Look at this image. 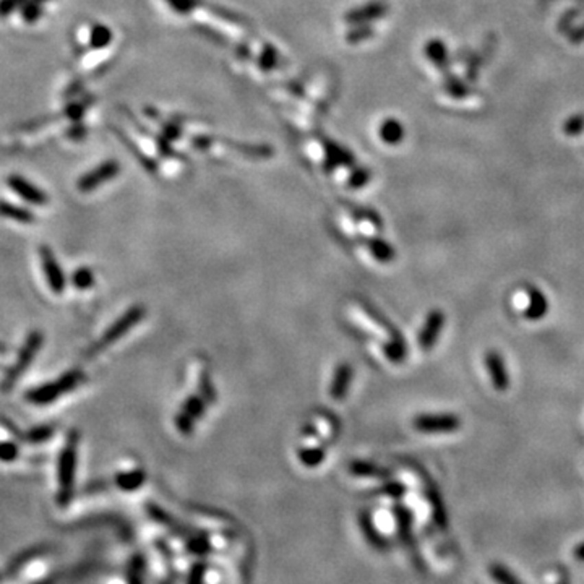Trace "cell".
<instances>
[{"label": "cell", "instance_id": "3", "mask_svg": "<svg viewBox=\"0 0 584 584\" xmlns=\"http://www.w3.org/2000/svg\"><path fill=\"white\" fill-rule=\"evenodd\" d=\"M43 342H44V334L41 331H38V329H34V331H31L28 336H26L19 355H16L15 364L7 370L5 377H3L2 391H5L7 393V391H10L12 388L16 385V382H19L21 375H23L26 370H28L31 362H33L34 358L38 355V352L41 351Z\"/></svg>", "mask_w": 584, "mask_h": 584}, {"label": "cell", "instance_id": "8", "mask_svg": "<svg viewBox=\"0 0 584 584\" xmlns=\"http://www.w3.org/2000/svg\"><path fill=\"white\" fill-rule=\"evenodd\" d=\"M7 185L10 187V189L15 191L20 198H23L25 202H28L31 205H38V207H41V205H46L49 200L46 191L31 184V182L26 180L25 177L16 176V174H13V176L8 177Z\"/></svg>", "mask_w": 584, "mask_h": 584}, {"label": "cell", "instance_id": "25", "mask_svg": "<svg viewBox=\"0 0 584 584\" xmlns=\"http://www.w3.org/2000/svg\"><path fill=\"white\" fill-rule=\"evenodd\" d=\"M372 34H373V30L370 28L369 25H354L349 33L346 34V39L347 43L358 44V43L365 41V39L372 38Z\"/></svg>", "mask_w": 584, "mask_h": 584}, {"label": "cell", "instance_id": "22", "mask_svg": "<svg viewBox=\"0 0 584 584\" xmlns=\"http://www.w3.org/2000/svg\"><path fill=\"white\" fill-rule=\"evenodd\" d=\"M115 480H117V484L122 489L130 490V489H137L138 485H141L145 482V472L141 469H135L130 472H122V474H119L115 477Z\"/></svg>", "mask_w": 584, "mask_h": 584}, {"label": "cell", "instance_id": "6", "mask_svg": "<svg viewBox=\"0 0 584 584\" xmlns=\"http://www.w3.org/2000/svg\"><path fill=\"white\" fill-rule=\"evenodd\" d=\"M412 425L423 434H449L456 432L461 425L458 416L453 414H439V416H419L414 419Z\"/></svg>", "mask_w": 584, "mask_h": 584}, {"label": "cell", "instance_id": "35", "mask_svg": "<svg viewBox=\"0 0 584 584\" xmlns=\"http://www.w3.org/2000/svg\"><path fill=\"white\" fill-rule=\"evenodd\" d=\"M584 128V117H572L568 120V122L565 124V132L566 135H578L579 132H581Z\"/></svg>", "mask_w": 584, "mask_h": 584}, {"label": "cell", "instance_id": "19", "mask_svg": "<svg viewBox=\"0 0 584 584\" xmlns=\"http://www.w3.org/2000/svg\"><path fill=\"white\" fill-rule=\"evenodd\" d=\"M367 245H369V250L372 252V255L375 257L378 261L388 263L395 258L393 247H391V245H388L386 242H383L382 239H370Z\"/></svg>", "mask_w": 584, "mask_h": 584}, {"label": "cell", "instance_id": "32", "mask_svg": "<svg viewBox=\"0 0 584 584\" xmlns=\"http://www.w3.org/2000/svg\"><path fill=\"white\" fill-rule=\"evenodd\" d=\"M276 62H278V52H276V49L271 46H266L265 51L261 52L260 67L263 70H271L276 67Z\"/></svg>", "mask_w": 584, "mask_h": 584}, {"label": "cell", "instance_id": "15", "mask_svg": "<svg viewBox=\"0 0 584 584\" xmlns=\"http://www.w3.org/2000/svg\"><path fill=\"white\" fill-rule=\"evenodd\" d=\"M425 56L436 69L443 70V72L448 69V49L439 39H432L425 44Z\"/></svg>", "mask_w": 584, "mask_h": 584}, {"label": "cell", "instance_id": "10", "mask_svg": "<svg viewBox=\"0 0 584 584\" xmlns=\"http://www.w3.org/2000/svg\"><path fill=\"white\" fill-rule=\"evenodd\" d=\"M443 325H445L443 312L434 310L432 314H429L425 323H423L422 331L421 334H419V346H421L422 349H430V347L435 344L436 338H439V333L441 331V328H443Z\"/></svg>", "mask_w": 584, "mask_h": 584}, {"label": "cell", "instance_id": "17", "mask_svg": "<svg viewBox=\"0 0 584 584\" xmlns=\"http://www.w3.org/2000/svg\"><path fill=\"white\" fill-rule=\"evenodd\" d=\"M380 138L386 145H398L404 138V127L396 119H386L380 127Z\"/></svg>", "mask_w": 584, "mask_h": 584}, {"label": "cell", "instance_id": "26", "mask_svg": "<svg viewBox=\"0 0 584 584\" xmlns=\"http://www.w3.org/2000/svg\"><path fill=\"white\" fill-rule=\"evenodd\" d=\"M383 351H385L386 358L393 360V362H401V360L406 358V347L403 344V341L386 342V344L383 346Z\"/></svg>", "mask_w": 584, "mask_h": 584}, {"label": "cell", "instance_id": "33", "mask_svg": "<svg viewBox=\"0 0 584 584\" xmlns=\"http://www.w3.org/2000/svg\"><path fill=\"white\" fill-rule=\"evenodd\" d=\"M26 0H0V16L12 15L15 10H20Z\"/></svg>", "mask_w": 584, "mask_h": 584}, {"label": "cell", "instance_id": "5", "mask_svg": "<svg viewBox=\"0 0 584 584\" xmlns=\"http://www.w3.org/2000/svg\"><path fill=\"white\" fill-rule=\"evenodd\" d=\"M39 258H41L44 276H46L49 289L54 294L64 292L67 288V279L59 261H57L54 252H52L47 245H41V247H39Z\"/></svg>", "mask_w": 584, "mask_h": 584}, {"label": "cell", "instance_id": "28", "mask_svg": "<svg viewBox=\"0 0 584 584\" xmlns=\"http://www.w3.org/2000/svg\"><path fill=\"white\" fill-rule=\"evenodd\" d=\"M20 448L15 441H0V461L10 463L19 458Z\"/></svg>", "mask_w": 584, "mask_h": 584}, {"label": "cell", "instance_id": "24", "mask_svg": "<svg viewBox=\"0 0 584 584\" xmlns=\"http://www.w3.org/2000/svg\"><path fill=\"white\" fill-rule=\"evenodd\" d=\"M445 91L448 93L452 97H456V100H461V97L467 96V93H469V86L465 82H461V80H458L456 77H448L447 82H445Z\"/></svg>", "mask_w": 584, "mask_h": 584}, {"label": "cell", "instance_id": "20", "mask_svg": "<svg viewBox=\"0 0 584 584\" xmlns=\"http://www.w3.org/2000/svg\"><path fill=\"white\" fill-rule=\"evenodd\" d=\"M113 33L106 25H95L90 30V46L93 49H102L109 46Z\"/></svg>", "mask_w": 584, "mask_h": 584}, {"label": "cell", "instance_id": "31", "mask_svg": "<svg viewBox=\"0 0 584 584\" xmlns=\"http://www.w3.org/2000/svg\"><path fill=\"white\" fill-rule=\"evenodd\" d=\"M176 427H177V430H179L182 435H190L191 432H194L195 421L189 416V414H185L184 411H180L176 416Z\"/></svg>", "mask_w": 584, "mask_h": 584}, {"label": "cell", "instance_id": "2", "mask_svg": "<svg viewBox=\"0 0 584 584\" xmlns=\"http://www.w3.org/2000/svg\"><path fill=\"white\" fill-rule=\"evenodd\" d=\"M146 309L143 305H133L128 309L126 314L120 316L119 320L110 325V327L102 333V336L97 340L95 344L88 347V351L84 352L86 358H95V355L101 354L102 351L108 349L109 346H113L114 342H117L120 338L126 336V334L137 327L141 320L145 318Z\"/></svg>", "mask_w": 584, "mask_h": 584}, {"label": "cell", "instance_id": "7", "mask_svg": "<svg viewBox=\"0 0 584 584\" xmlns=\"http://www.w3.org/2000/svg\"><path fill=\"white\" fill-rule=\"evenodd\" d=\"M119 172H120V164L117 161H114V159H109V161L102 163L96 169H93V171L84 174L82 179L78 180L77 187L80 191H83V194H86V191H93L96 190L97 187L106 184V182L114 179Z\"/></svg>", "mask_w": 584, "mask_h": 584}, {"label": "cell", "instance_id": "13", "mask_svg": "<svg viewBox=\"0 0 584 584\" xmlns=\"http://www.w3.org/2000/svg\"><path fill=\"white\" fill-rule=\"evenodd\" d=\"M547 299L544 297V294L536 288L528 289V305L524 309L526 318L529 320H539L547 314Z\"/></svg>", "mask_w": 584, "mask_h": 584}, {"label": "cell", "instance_id": "36", "mask_svg": "<svg viewBox=\"0 0 584 584\" xmlns=\"http://www.w3.org/2000/svg\"><path fill=\"white\" fill-rule=\"evenodd\" d=\"M352 472H355V474H380V471L377 469V467H372L369 465H364V463H354V465L351 466Z\"/></svg>", "mask_w": 584, "mask_h": 584}, {"label": "cell", "instance_id": "14", "mask_svg": "<svg viewBox=\"0 0 584 584\" xmlns=\"http://www.w3.org/2000/svg\"><path fill=\"white\" fill-rule=\"evenodd\" d=\"M0 216L7 218V220L21 222V224H33L36 216L30 209L21 208L19 205H13L10 202H0Z\"/></svg>", "mask_w": 584, "mask_h": 584}, {"label": "cell", "instance_id": "1", "mask_svg": "<svg viewBox=\"0 0 584 584\" xmlns=\"http://www.w3.org/2000/svg\"><path fill=\"white\" fill-rule=\"evenodd\" d=\"M84 382H86V375H84L83 370L80 369L69 370V372L64 373V375H60L59 380L49 382V383H44V385L41 386L31 388L28 393L25 395V399L28 401L30 404H34V406H47L54 403L56 399H59L60 396L73 391L75 388L80 386Z\"/></svg>", "mask_w": 584, "mask_h": 584}, {"label": "cell", "instance_id": "34", "mask_svg": "<svg viewBox=\"0 0 584 584\" xmlns=\"http://www.w3.org/2000/svg\"><path fill=\"white\" fill-rule=\"evenodd\" d=\"M370 172L367 169H355L349 177V185L351 187H362L369 182Z\"/></svg>", "mask_w": 584, "mask_h": 584}, {"label": "cell", "instance_id": "30", "mask_svg": "<svg viewBox=\"0 0 584 584\" xmlns=\"http://www.w3.org/2000/svg\"><path fill=\"white\" fill-rule=\"evenodd\" d=\"M166 2L174 10L179 12L180 15H187V13L194 12L200 5V0H166Z\"/></svg>", "mask_w": 584, "mask_h": 584}, {"label": "cell", "instance_id": "21", "mask_svg": "<svg viewBox=\"0 0 584 584\" xmlns=\"http://www.w3.org/2000/svg\"><path fill=\"white\" fill-rule=\"evenodd\" d=\"M72 284L80 291H86V289L93 288V284H95V271L88 268V266L77 268L72 275Z\"/></svg>", "mask_w": 584, "mask_h": 584}, {"label": "cell", "instance_id": "12", "mask_svg": "<svg viewBox=\"0 0 584 584\" xmlns=\"http://www.w3.org/2000/svg\"><path fill=\"white\" fill-rule=\"evenodd\" d=\"M352 380V367L347 364H342L334 372V378L329 388V395L333 399H342L347 393V386Z\"/></svg>", "mask_w": 584, "mask_h": 584}, {"label": "cell", "instance_id": "16", "mask_svg": "<svg viewBox=\"0 0 584 584\" xmlns=\"http://www.w3.org/2000/svg\"><path fill=\"white\" fill-rule=\"evenodd\" d=\"M354 163L352 154L347 153L346 150H342L340 145L333 143V141H327V167L328 171H331L334 166H349Z\"/></svg>", "mask_w": 584, "mask_h": 584}, {"label": "cell", "instance_id": "9", "mask_svg": "<svg viewBox=\"0 0 584 584\" xmlns=\"http://www.w3.org/2000/svg\"><path fill=\"white\" fill-rule=\"evenodd\" d=\"M388 12V5L383 2H370L365 3V5H360L358 8H354V10H349L346 13L344 20L346 23H349L351 26L354 25H369L370 21L382 19V16H385Z\"/></svg>", "mask_w": 584, "mask_h": 584}, {"label": "cell", "instance_id": "27", "mask_svg": "<svg viewBox=\"0 0 584 584\" xmlns=\"http://www.w3.org/2000/svg\"><path fill=\"white\" fill-rule=\"evenodd\" d=\"M299 456H301V461L304 463V465L316 466L323 461L325 452L322 448H307L302 449V452L299 453Z\"/></svg>", "mask_w": 584, "mask_h": 584}, {"label": "cell", "instance_id": "4", "mask_svg": "<svg viewBox=\"0 0 584 584\" xmlns=\"http://www.w3.org/2000/svg\"><path fill=\"white\" fill-rule=\"evenodd\" d=\"M78 445L80 434L78 430H70L67 434L65 443L60 449L59 456V484H60V498L67 500L72 492V485L75 479V467H77L78 458Z\"/></svg>", "mask_w": 584, "mask_h": 584}, {"label": "cell", "instance_id": "11", "mask_svg": "<svg viewBox=\"0 0 584 584\" xmlns=\"http://www.w3.org/2000/svg\"><path fill=\"white\" fill-rule=\"evenodd\" d=\"M485 365H487L490 380H492L493 386L497 388L498 391H505L508 385H510V377H508V370L505 367L502 355L498 354V352L490 351L489 354L485 355Z\"/></svg>", "mask_w": 584, "mask_h": 584}, {"label": "cell", "instance_id": "37", "mask_svg": "<svg viewBox=\"0 0 584 584\" xmlns=\"http://www.w3.org/2000/svg\"><path fill=\"white\" fill-rule=\"evenodd\" d=\"M5 352H7V347L0 342V354H5Z\"/></svg>", "mask_w": 584, "mask_h": 584}, {"label": "cell", "instance_id": "38", "mask_svg": "<svg viewBox=\"0 0 584 584\" xmlns=\"http://www.w3.org/2000/svg\"><path fill=\"white\" fill-rule=\"evenodd\" d=\"M578 554H579V557H581V559L584 560V546H583L581 548H579V552H578Z\"/></svg>", "mask_w": 584, "mask_h": 584}, {"label": "cell", "instance_id": "18", "mask_svg": "<svg viewBox=\"0 0 584 584\" xmlns=\"http://www.w3.org/2000/svg\"><path fill=\"white\" fill-rule=\"evenodd\" d=\"M56 434L54 425H36L33 429H30L26 434H23L21 440H25L30 445H41L49 439H52Z\"/></svg>", "mask_w": 584, "mask_h": 584}, {"label": "cell", "instance_id": "29", "mask_svg": "<svg viewBox=\"0 0 584 584\" xmlns=\"http://www.w3.org/2000/svg\"><path fill=\"white\" fill-rule=\"evenodd\" d=\"M198 388H200V395H202L205 403H207V401L208 403H213V401H215L216 398L215 388H213L211 380H209V375H207V373H202V377H200Z\"/></svg>", "mask_w": 584, "mask_h": 584}, {"label": "cell", "instance_id": "23", "mask_svg": "<svg viewBox=\"0 0 584 584\" xmlns=\"http://www.w3.org/2000/svg\"><path fill=\"white\" fill-rule=\"evenodd\" d=\"M205 401L202 396H189V398L185 399L184 408H182V411L185 414H189V416L194 419V421H198L200 417L205 414Z\"/></svg>", "mask_w": 584, "mask_h": 584}]
</instances>
